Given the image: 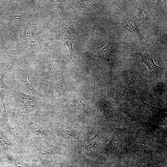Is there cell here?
<instances>
[{"label":"cell","mask_w":167,"mask_h":167,"mask_svg":"<svg viewBox=\"0 0 167 167\" xmlns=\"http://www.w3.org/2000/svg\"><path fill=\"white\" fill-rule=\"evenodd\" d=\"M138 18L140 20H143L146 19L148 17V12L145 7L141 8L139 11Z\"/></svg>","instance_id":"cell-29"},{"label":"cell","mask_w":167,"mask_h":167,"mask_svg":"<svg viewBox=\"0 0 167 167\" xmlns=\"http://www.w3.org/2000/svg\"><path fill=\"white\" fill-rule=\"evenodd\" d=\"M52 30L54 34V36L51 38L39 41H33L32 43L49 40L50 41L47 44L48 45L53 40H61L68 46L70 58L74 62V59L75 57V55L73 49L72 41L75 31V29L68 24L64 23L54 27Z\"/></svg>","instance_id":"cell-6"},{"label":"cell","mask_w":167,"mask_h":167,"mask_svg":"<svg viewBox=\"0 0 167 167\" xmlns=\"http://www.w3.org/2000/svg\"><path fill=\"white\" fill-rule=\"evenodd\" d=\"M87 165L88 167H104L102 163L97 161L86 159Z\"/></svg>","instance_id":"cell-28"},{"label":"cell","mask_w":167,"mask_h":167,"mask_svg":"<svg viewBox=\"0 0 167 167\" xmlns=\"http://www.w3.org/2000/svg\"><path fill=\"white\" fill-rule=\"evenodd\" d=\"M140 103L139 109L141 112L148 115H153L165 112L166 109H161L150 105L143 101L141 96H140Z\"/></svg>","instance_id":"cell-18"},{"label":"cell","mask_w":167,"mask_h":167,"mask_svg":"<svg viewBox=\"0 0 167 167\" xmlns=\"http://www.w3.org/2000/svg\"><path fill=\"white\" fill-rule=\"evenodd\" d=\"M129 139L134 141L135 143L151 147L152 143L149 137L146 135L139 133L131 135Z\"/></svg>","instance_id":"cell-21"},{"label":"cell","mask_w":167,"mask_h":167,"mask_svg":"<svg viewBox=\"0 0 167 167\" xmlns=\"http://www.w3.org/2000/svg\"><path fill=\"white\" fill-rule=\"evenodd\" d=\"M10 64L8 59L0 63V88L8 89V87L5 84L4 79L6 71Z\"/></svg>","instance_id":"cell-22"},{"label":"cell","mask_w":167,"mask_h":167,"mask_svg":"<svg viewBox=\"0 0 167 167\" xmlns=\"http://www.w3.org/2000/svg\"><path fill=\"white\" fill-rule=\"evenodd\" d=\"M75 110L79 113H84L85 112V105L79 100H75L73 103Z\"/></svg>","instance_id":"cell-27"},{"label":"cell","mask_w":167,"mask_h":167,"mask_svg":"<svg viewBox=\"0 0 167 167\" xmlns=\"http://www.w3.org/2000/svg\"><path fill=\"white\" fill-rule=\"evenodd\" d=\"M146 133L156 137L167 138V130L164 128L155 125L150 122H143L141 121L139 125Z\"/></svg>","instance_id":"cell-14"},{"label":"cell","mask_w":167,"mask_h":167,"mask_svg":"<svg viewBox=\"0 0 167 167\" xmlns=\"http://www.w3.org/2000/svg\"><path fill=\"white\" fill-rule=\"evenodd\" d=\"M101 136V133L98 131L93 137L82 142L81 149L87 157V159L92 160L94 157L96 148Z\"/></svg>","instance_id":"cell-12"},{"label":"cell","mask_w":167,"mask_h":167,"mask_svg":"<svg viewBox=\"0 0 167 167\" xmlns=\"http://www.w3.org/2000/svg\"><path fill=\"white\" fill-rule=\"evenodd\" d=\"M123 86L122 84L119 82L113 88V90L116 95L115 101L117 103H119L124 100H131L129 92L130 89Z\"/></svg>","instance_id":"cell-17"},{"label":"cell","mask_w":167,"mask_h":167,"mask_svg":"<svg viewBox=\"0 0 167 167\" xmlns=\"http://www.w3.org/2000/svg\"><path fill=\"white\" fill-rule=\"evenodd\" d=\"M17 116L19 124L28 139L51 141L55 139L48 124L40 116L39 111Z\"/></svg>","instance_id":"cell-1"},{"label":"cell","mask_w":167,"mask_h":167,"mask_svg":"<svg viewBox=\"0 0 167 167\" xmlns=\"http://www.w3.org/2000/svg\"><path fill=\"white\" fill-rule=\"evenodd\" d=\"M49 54L45 55L42 57L38 66L39 75H40L46 84L49 85L50 83V76L51 72Z\"/></svg>","instance_id":"cell-15"},{"label":"cell","mask_w":167,"mask_h":167,"mask_svg":"<svg viewBox=\"0 0 167 167\" xmlns=\"http://www.w3.org/2000/svg\"><path fill=\"white\" fill-rule=\"evenodd\" d=\"M151 147L135 143L131 149L134 158L139 160H144L151 152Z\"/></svg>","instance_id":"cell-16"},{"label":"cell","mask_w":167,"mask_h":167,"mask_svg":"<svg viewBox=\"0 0 167 167\" xmlns=\"http://www.w3.org/2000/svg\"><path fill=\"white\" fill-rule=\"evenodd\" d=\"M142 47L143 48V51L139 52L138 54H131L139 55L141 57L142 62L146 65L149 69V76L148 81L151 82L158 77L164 67L156 65L152 58L148 54L146 50L144 48Z\"/></svg>","instance_id":"cell-10"},{"label":"cell","mask_w":167,"mask_h":167,"mask_svg":"<svg viewBox=\"0 0 167 167\" xmlns=\"http://www.w3.org/2000/svg\"><path fill=\"white\" fill-rule=\"evenodd\" d=\"M15 76L20 85L29 94L40 97L45 95L37 91L30 82L28 77V71L26 68H20L15 72Z\"/></svg>","instance_id":"cell-9"},{"label":"cell","mask_w":167,"mask_h":167,"mask_svg":"<svg viewBox=\"0 0 167 167\" xmlns=\"http://www.w3.org/2000/svg\"><path fill=\"white\" fill-rule=\"evenodd\" d=\"M37 25L35 23H29L25 29V35L30 40L35 36L37 32Z\"/></svg>","instance_id":"cell-25"},{"label":"cell","mask_w":167,"mask_h":167,"mask_svg":"<svg viewBox=\"0 0 167 167\" xmlns=\"http://www.w3.org/2000/svg\"><path fill=\"white\" fill-rule=\"evenodd\" d=\"M43 165V167H42L40 164L39 167H62L59 165L52 164H45Z\"/></svg>","instance_id":"cell-30"},{"label":"cell","mask_w":167,"mask_h":167,"mask_svg":"<svg viewBox=\"0 0 167 167\" xmlns=\"http://www.w3.org/2000/svg\"><path fill=\"white\" fill-rule=\"evenodd\" d=\"M155 116L152 118V122L156 125L162 127L167 130V119L162 115Z\"/></svg>","instance_id":"cell-26"},{"label":"cell","mask_w":167,"mask_h":167,"mask_svg":"<svg viewBox=\"0 0 167 167\" xmlns=\"http://www.w3.org/2000/svg\"><path fill=\"white\" fill-rule=\"evenodd\" d=\"M84 95L87 101L98 112L102 113L104 108L98 102L96 96L93 95L85 93Z\"/></svg>","instance_id":"cell-23"},{"label":"cell","mask_w":167,"mask_h":167,"mask_svg":"<svg viewBox=\"0 0 167 167\" xmlns=\"http://www.w3.org/2000/svg\"><path fill=\"white\" fill-rule=\"evenodd\" d=\"M117 118L118 126H130L139 125L141 121L138 117L127 109H123L118 110Z\"/></svg>","instance_id":"cell-13"},{"label":"cell","mask_w":167,"mask_h":167,"mask_svg":"<svg viewBox=\"0 0 167 167\" xmlns=\"http://www.w3.org/2000/svg\"><path fill=\"white\" fill-rule=\"evenodd\" d=\"M54 84L57 92L61 93L64 88V82L62 75L59 72L55 73L53 76Z\"/></svg>","instance_id":"cell-24"},{"label":"cell","mask_w":167,"mask_h":167,"mask_svg":"<svg viewBox=\"0 0 167 167\" xmlns=\"http://www.w3.org/2000/svg\"><path fill=\"white\" fill-rule=\"evenodd\" d=\"M3 106V123L10 134L16 142L21 153L26 152L28 142L27 135L20 127L15 109L8 99L0 92Z\"/></svg>","instance_id":"cell-2"},{"label":"cell","mask_w":167,"mask_h":167,"mask_svg":"<svg viewBox=\"0 0 167 167\" xmlns=\"http://www.w3.org/2000/svg\"><path fill=\"white\" fill-rule=\"evenodd\" d=\"M2 41V36L0 34V41Z\"/></svg>","instance_id":"cell-32"},{"label":"cell","mask_w":167,"mask_h":167,"mask_svg":"<svg viewBox=\"0 0 167 167\" xmlns=\"http://www.w3.org/2000/svg\"><path fill=\"white\" fill-rule=\"evenodd\" d=\"M50 141L28 139L27 152L24 155L40 164L52 156L62 155L61 148L58 145L50 144Z\"/></svg>","instance_id":"cell-3"},{"label":"cell","mask_w":167,"mask_h":167,"mask_svg":"<svg viewBox=\"0 0 167 167\" xmlns=\"http://www.w3.org/2000/svg\"><path fill=\"white\" fill-rule=\"evenodd\" d=\"M11 136L3 123H0V145L2 152L21 153L16 142Z\"/></svg>","instance_id":"cell-8"},{"label":"cell","mask_w":167,"mask_h":167,"mask_svg":"<svg viewBox=\"0 0 167 167\" xmlns=\"http://www.w3.org/2000/svg\"><path fill=\"white\" fill-rule=\"evenodd\" d=\"M0 167H2L1 166L0 164Z\"/></svg>","instance_id":"cell-33"},{"label":"cell","mask_w":167,"mask_h":167,"mask_svg":"<svg viewBox=\"0 0 167 167\" xmlns=\"http://www.w3.org/2000/svg\"><path fill=\"white\" fill-rule=\"evenodd\" d=\"M14 101L12 103L17 115L26 114L39 111L40 103L38 97L31 94H26L19 86L13 90Z\"/></svg>","instance_id":"cell-4"},{"label":"cell","mask_w":167,"mask_h":167,"mask_svg":"<svg viewBox=\"0 0 167 167\" xmlns=\"http://www.w3.org/2000/svg\"><path fill=\"white\" fill-rule=\"evenodd\" d=\"M2 154L5 160L15 167H39L40 165L33 161L30 162L26 161V157L21 153L2 152Z\"/></svg>","instance_id":"cell-11"},{"label":"cell","mask_w":167,"mask_h":167,"mask_svg":"<svg viewBox=\"0 0 167 167\" xmlns=\"http://www.w3.org/2000/svg\"><path fill=\"white\" fill-rule=\"evenodd\" d=\"M48 124L55 138L71 147H79L80 133L78 131L55 122H50Z\"/></svg>","instance_id":"cell-5"},{"label":"cell","mask_w":167,"mask_h":167,"mask_svg":"<svg viewBox=\"0 0 167 167\" xmlns=\"http://www.w3.org/2000/svg\"><path fill=\"white\" fill-rule=\"evenodd\" d=\"M137 72L134 68L124 71L121 74L122 81L129 86L133 84L135 81Z\"/></svg>","instance_id":"cell-19"},{"label":"cell","mask_w":167,"mask_h":167,"mask_svg":"<svg viewBox=\"0 0 167 167\" xmlns=\"http://www.w3.org/2000/svg\"><path fill=\"white\" fill-rule=\"evenodd\" d=\"M124 26L126 29L136 35L140 39L145 38L141 35L135 22L132 19L127 18L125 21Z\"/></svg>","instance_id":"cell-20"},{"label":"cell","mask_w":167,"mask_h":167,"mask_svg":"<svg viewBox=\"0 0 167 167\" xmlns=\"http://www.w3.org/2000/svg\"><path fill=\"white\" fill-rule=\"evenodd\" d=\"M126 134V130L125 128L118 126L116 128L108 143L100 152L97 161L101 163L107 157L113 153L125 137Z\"/></svg>","instance_id":"cell-7"},{"label":"cell","mask_w":167,"mask_h":167,"mask_svg":"<svg viewBox=\"0 0 167 167\" xmlns=\"http://www.w3.org/2000/svg\"><path fill=\"white\" fill-rule=\"evenodd\" d=\"M3 110L0 106V123H3V119L2 114Z\"/></svg>","instance_id":"cell-31"}]
</instances>
